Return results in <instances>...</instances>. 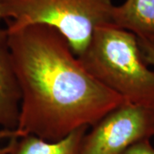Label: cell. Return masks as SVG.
Returning <instances> with one entry per match:
<instances>
[{
  "label": "cell",
  "mask_w": 154,
  "mask_h": 154,
  "mask_svg": "<svg viewBox=\"0 0 154 154\" xmlns=\"http://www.w3.org/2000/svg\"><path fill=\"white\" fill-rule=\"evenodd\" d=\"M122 154H154V147L149 140H144L132 145Z\"/></svg>",
  "instance_id": "10"
},
{
  "label": "cell",
  "mask_w": 154,
  "mask_h": 154,
  "mask_svg": "<svg viewBox=\"0 0 154 154\" xmlns=\"http://www.w3.org/2000/svg\"><path fill=\"white\" fill-rule=\"evenodd\" d=\"M78 58L92 76L127 103L154 109V70L144 60L134 33L103 25Z\"/></svg>",
  "instance_id": "2"
},
{
  "label": "cell",
  "mask_w": 154,
  "mask_h": 154,
  "mask_svg": "<svg viewBox=\"0 0 154 154\" xmlns=\"http://www.w3.org/2000/svg\"><path fill=\"white\" fill-rule=\"evenodd\" d=\"M138 42L144 60L147 64L154 66V41L138 38Z\"/></svg>",
  "instance_id": "9"
},
{
  "label": "cell",
  "mask_w": 154,
  "mask_h": 154,
  "mask_svg": "<svg viewBox=\"0 0 154 154\" xmlns=\"http://www.w3.org/2000/svg\"><path fill=\"white\" fill-rule=\"evenodd\" d=\"M6 0H0V3H2V2H5Z\"/></svg>",
  "instance_id": "11"
},
{
  "label": "cell",
  "mask_w": 154,
  "mask_h": 154,
  "mask_svg": "<svg viewBox=\"0 0 154 154\" xmlns=\"http://www.w3.org/2000/svg\"><path fill=\"white\" fill-rule=\"evenodd\" d=\"M111 23L138 38L154 41V0H125L114 5Z\"/></svg>",
  "instance_id": "6"
},
{
  "label": "cell",
  "mask_w": 154,
  "mask_h": 154,
  "mask_svg": "<svg viewBox=\"0 0 154 154\" xmlns=\"http://www.w3.org/2000/svg\"><path fill=\"white\" fill-rule=\"evenodd\" d=\"M88 128L82 127L57 141H46L34 135L17 137L10 154H81Z\"/></svg>",
  "instance_id": "7"
},
{
  "label": "cell",
  "mask_w": 154,
  "mask_h": 154,
  "mask_svg": "<svg viewBox=\"0 0 154 154\" xmlns=\"http://www.w3.org/2000/svg\"><path fill=\"white\" fill-rule=\"evenodd\" d=\"M21 137L17 130L0 129V154H10L13 148L15 140Z\"/></svg>",
  "instance_id": "8"
},
{
  "label": "cell",
  "mask_w": 154,
  "mask_h": 154,
  "mask_svg": "<svg viewBox=\"0 0 154 154\" xmlns=\"http://www.w3.org/2000/svg\"><path fill=\"white\" fill-rule=\"evenodd\" d=\"M21 105V92L14 70L9 33L0 28V127L17 130Z\"/></svg>",
  "instance_id": "5"
},
{
  "label": "cell",
  "mask_w": 154,
  "mask_h": 154,
  "mask_svg": "<svg viewBox=\"0 0 154 154\" xmlns=\"http://www.w3.org/2000/svg\"><path fill=\"white\" fill-rule=\"evenodd\" d=\"M113 7L111 0H6L0 3V19L8 31L37 24L55 28L78 57L95 30L111 23Z\"/></svg>",
  "instance_id": "3"
},
{
  "label": "cell",
  "mask_w": 154,
  "mask_h": 154,
  "mask_svg": "<svg viewBox=\"0 0 154 154\" xmlns=\"http://www.w3.org/2000/svg\"><path fill=\"white\" fill-rule=\"evenodd\" d=\"M8 33L21 92V137L57 141L127 103L87 71L55 28L37 24Z\"/></svg>",
  "instance_id": "1"
},
{
  "label": "cell",
  "mask_w": 154,
  "mask_h": 154,
  "mask_svg": "<svg viewBox=\"0 0 154 154\" xmlns=\"http://www.w3.org/2000/svg\"><path fill=\"white\" fill-rule=\"evenodd\" d=\"M154 135V109L124 103L102 117L83 138L81 154H122Z\"/></svg>",
  "instance_id": "4"
}]
</instances>
